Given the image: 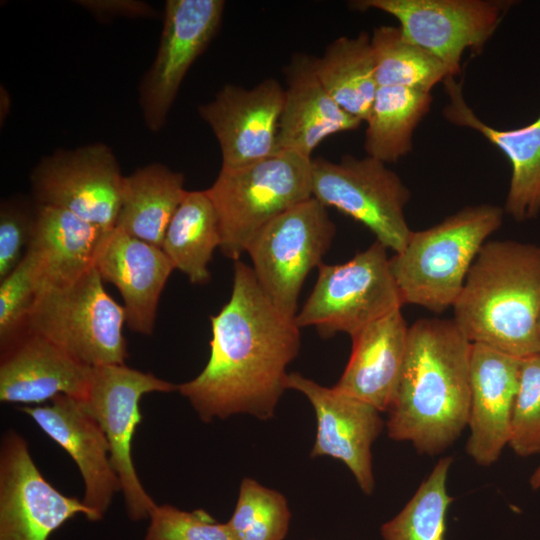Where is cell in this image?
Returning a JSON list of instances; mask_svg holds the SVG:
<instances>
[{"label":"cell","mask_w":540,"mask_h":540,"mask_svg":"<svg viewBox=\"0 0 540 540\" xmlns=\"http://www.w3.org/2000/svg\"><path fill=\"white\" fill-rule=\"evenodd\" d=\"M210 321L209 360L177 391L204 422L239 413L270 419L286 390V368L300 349L295 317L280 311L252 267L237 260L230 299Z\"/></svg>","instance_id":"6da1fadb"},{"label":"cell","mask_w":540,"mask_h":540,"mask_svg":"<svg viewBox=\"0 0 540 540\" xmlns=\"http://www.w3.org/2000/svg\"><path fill=\"white\" fill-rule=\"evenodd\" d=\"M472 343L453 319H420L409 326L399 384L388 409L387 432L436 455L468 425Z\"/></svg>","instance_id":"7a4b0ae2"},{"label":"cell","mask_w":540,"mask_h":540,"mask_svg":"<svg viewBox=\"0 0 540 540\" xmlns=\"http://www.w3.org/2000/svg\"><path fill=\"white\" fill-rule=\"evenodd\" d=\"M453 320L471 343L517 358L540 352V246L488 241L477 254Z\"/></svg>","instance_id":"3957f363"},{"label":"cell","mask_w":540,"mask_h":540,"mask_svg":"<svg viewBox=\"0 0 540 540\" xmlns=\"http://www.w3.org/2000/svg\"><path fill=\"white\" fill-rule=\"evenodd\" d=\"M504 209L468 206L440 223L412 231L404 249L390 258V269L404 304L433 312L452 307L487 238L502 224Z\"/></svg>","instance_id":"277c9868"},{"label":"cell","mask_w":540,"mask_h":540,"mask_svg":"<svg viewBox=\"0 0 540 540\" xmlns=\"http://www.w3.org/2000/svg\"><path fill=\"white\" fill-rule=\"evenodd\" d=\"M312 158L280 151L264 160L220 169L206 189L216 209L222 253L239 260L255 236L275 218L312 197Z\"/></svg>","instance_id":"5b68a950"},{"label":"cell","mask_w":540,"mask_h":540,"mask_svg":"<svg viewBox=\"0 0 540 540\" xmlns=\"http://www.w3.org/2000/svg\"><path fill=\"white\" fill-rule=\"evenodd\" d=\"M125 323L123 306L107 293L92 267L70 283L41 288L27 332L48 339L87 366L121 365L128 356Z\"/></svg>","instance_id":"8992f818"},{"label":"cell","mask_w":540,"mask_h":540,"mask_svg":"<svg viewBox=\"0 0 540 540\" xmlns=\"http://www.w3.org/2000/svg\"><path fill=\"white\" fill-rule=\"evenodd\" d=\"M315 286L295 316L299 328L314 327L323 338L353 337L369 324L401 309V294L387 248L375 241L342 264H321Z\"/></svg>","instance_id":"52a82bcc"},{"label":"cell","mask_w":540,"mask_h":540,"mask_svg":"<svg viewBox=\"0 0 540 540\" xmlns=\"http://www.w3.org/2000/svg\"><path fill=\"white\" fill-rule=\"evenodd\" d=\"M312 197L366 226L387 249L401 252L412 230L404 215L409 189L385 163L344 155L338 162L312 159Z\"/></svg>","instance_id":"ba28073f"},{"label":"cell","mask_w":540,"mask_h":540,"mask_svg":"<svg viewBox=\"0 0 540 540\" xmlns=\"http://www.w3.org/2000/svg\"><path fill=\"white\" fill-rule=\"evenodd\" d=\"M326 208L314 197L292 207L266 225L246 251L259 285L290 317L297 314L307 275L322 264L335 236Z\"/></svg>","instance_id":"9c48e42d"},{"label":"cell","mask_w":540,"mask_h":540,"mask_svg":"<svg viewBox=\"0 0 540 540\" xmlns=\"http://www.w3.org/2000/svg\"><path fill=\"white\" fill-rule=\"evenodd\" d=\"M178 385L121 365L92 368L84 406L102 428L110 447L112 466L124 495L127 514L138 521L149 517L156 503L143 488L132 460V440L141 422L139 402L151 392L177 391Z\"/></svg>","instance_id":"30bf717a"},{"label":"cell","mask_w":540,"mask_h":540,"mask_svg":"<svg viewBox=\"0 0 540 540\" xmlns=\"http://www.w3.org/2000/svg\"><path fill=\"white\" fill-rule=\"evenodd\" d=\"M511 1L495 0H360L356 10L392 15L403 35L439 58L452 76L461 71L467 49L479 50L494 34Z\"/></svg>","instance_id":"8fae6325"},{"label":"cell","mask_w":540,"mask_h":540,"mask_svg":"<svg viewBox=\"0 0 540 540\" xmlns=\"http://www.w3.org/2000/svg\"><path fill=\"white\" fill-rule=\"evenodd\" d=\"M123 178L116 156L102 143L58 149L30 176L37 204L68 210L103 231L115 227Z\"/></svg>","instance_id":"7c38bea8"},{"label":"cell","mask_w":540,"mask_h":540,"mask_svg":"<svg viewBox=\"0 0 540 540\" xmlns=\"http://www.w3.org/2000/svg\"><path fill=\"white\" fill-rule=\"evenodd\" d=\"M223 0H167L155 59L139 86V103L147 128L166 123L187 72L217 34Z\"/></svg>","instance_id":"4fadbf2b"},{"label":"cell","mask_w":540,"mask_h":540,"mask_svg":"<svg viewBox=\"0 0 540 540\" xmlns=\"http://www.w3.org/2000/svg\"><path fill=\"white\" fill-rule=\"evenodd\" d=\"M77 514L98 521L83 501L51 485L34 463L26 440L8 431L0 448V540H48Z\"/></svg>","instance_id":"5bb4252c"},{"label":"cell","mask_w":540,"mask_h":540,"mask_svg":"<svg viewBox=\"0 0 540 540\" xmlns=\"http://www.w3.org/2000/svg\"><path fill=\"white\" fill-rule=\"evenodd\" d=\"M284 88L266 78L251 88L224 85L214 99L198 106L219 144L223 170L241 168L276 153Z\"/></svg>","instance_id":"9a60e30c"},{"label":"cell","mask_w":540,"mask_h":540,"mask_svg":"<svg viewBox=\"0 0 540 540\" xmlns=\"http://www.w3.org/2000/svg\"><path fill=\"white\" fill-rule=\"evenodd\" d=\"M286 389L304 394L315 411L317 431L311 457L329 456L341 460L360 489L371 495L375 487L371 447L384 426L380 411L297 372L288 374Z\"/></svg>","instance_id":"2e32d148"},{"label":"cell","mask_w":540,"mask_h":540,"mask_svg":"<svg viewBox=\"0 0 540 540\" xmlns=\"http://www.w3.org/2000/svg\"><path fill=\"white\" fill-rule=\"evenodd\" d=\"M21 411L72 457L84 483L82 501L101 520L121 483L111 463L108 440L83 401L61 394L50 404Z\"/></svg>","instance_id":"e0dca14e"},{"label":"cell","mask_w":540,"mask_h":540,"mask_svg":"<svg viewBox=\"0 0 540 540\" xmlns=\"http://www.w3.org/2000/svg\"><path fill=\"white\" fill-rule=\"evenodd\" d=\"M94 267L103 281L119 291L127 326L152 334L160 295L175 270L162 248L114 227L102 234Z\"/></svg>","instance_id":"ac0fdd59"},{"label":"cell","mask_w":540,"mask_h":540,"mask_svg":"<svg viewBox=\"0 0 540 540\" xmlns=\"http://www.w3.org/2000/svg\"><path fill=\"white\" fill-rule=\"evenodd\" d=\"M519 368L520 358L472 343L466 451L478 465L495 463L509 443Z\"/></svg>","instance_id":"d6986e66"},{"label":"cell","mask_w":540,"mask_h":540,"mask_svg":"<svg viewBox=\"0 0 540 540\" xmlns=\"http://www.w3.org/2000/svg\"><path fill=\"white\" fill-rule=\"evenodd\" d=\"M92 368L48 339L27 332L4 352L0 362V400L41 403L57 395L84 400Z\"/></svg>","instance_id":"ffe728a7"},{"label":"cell","mask_w":540,"mask_h":540,"mask_svg":"<svg viewBox=\"0 0 540 540\" xmlns=\"http://www.w3.org/2000/svg\"><path fill=\"white\" fill-rule=\"evenodd\" d=\"M286 88L279 120L277 148L311 158L331 135L352 131L362 121L344 111L318 79L313 57L294 54L285 68Z\"/></svg>","instance_id":"44dd1931"},{"label":"cell","mask_w":540,"mask_h":540,"mask_svg":"<svg viewBox=\"0 0 540 540\" xmlns=\"http://www.w3.org/2000/svg\"><path fill=\"white\" fill-rule=\"evenodd\" d=\"M449 103L444 117L452 124L473 129L498 147L511 166L504 212L516 221L540 214V115L533 122L510 130H499L483 122L467 104L462 84L454 76L444 80Z\"/></svg>","instance_id":"7402d4cb"},{"label":"cell","mask_w":540,"mask_h":540,"mask_svg":"<svg viewBox=\"0 0 540 540\" xmlns=\"http://www.w3.org/2000/svg\"><path fill=\"white\" fill-rule=\"evenodd\" d=\"M408 334L401 309L364 327L351 337L349 361L334 387L387 412L402 374Z\"/></svg>","instance_id":"603a6c76"},{"label":"cell","mask_w":540,"mask_h":540,"mask_svg":"<svg viewBox=\"0 0 540 540\" xmlns=\"http://www.w3.org/2000/svg\"><path fill=\"white\" fill-rule=\"evenodd\" d=\"M104 232L68 210L37 204L27 250L37 265L39 290L70 283L94 267Z\"/></svg>","instance_id":"cb8c5ba5"},{"label":"cell","mask_w":540,"mask_h":540,"mask_svg":"<svg viewBox=\"0 0 540 540\" xmlns=\"http://www.w3.org/2000/svg\"><path fill=\"white\" fill-rule=\"evenodd\" d=\"M186 191L181 172L161 163L138 168L123 178L115 228L161 248Z\"/></svg>","instance_id":"d4e9b609"},{"label":"cell","mask_w":540,"mask_h":540,"mask_svg":"<svg viewBox=\"0 0 540 540\" xmlns=\"http://www.w3.org/2000/svg\"><path fill=\"white\" fill-rule=\"evenodd\" d=\"M315 73L334 101L347 113L365 121L378 84L371 36H341L323 54L313 57Z\"/></svg>","instance_id":"484cf974"},{"label":"cell","mask_w":540,"mask_h":540,"mask_svg":"<svg viewBox=\"0 0 540 540\" xmlns=\"http://www.w3.org/2000/svg\"><path fill=\"white\" fill-rule=\"evenodd\" d=\"M221 236L216 209L206 190L186 191L166 230L162 250L192 284L210 280L208 265Z\"/></svg>","instance_id":"4316f807"},{"label":"cell","mask_w":540,"mask_h":540,"mask_svg":"<svg viewBox=\"0 0 540 540\" xmlns=\"http://www.w3.org/2000/svg\"><path fill=\"white\" fill-rule=\"evenodd\" d=\"M431 92L405 87H378L367 123L366 155L392 163L412 149L413 133L430 109Z\"/></svg>","instance_id":"83f0119b"},{"label":"cell","mask_w":540,"mask_h":540,"mask_svg":"<svg viewBox=\"0 0 540 540\" xmlns=\"http://www.w3.org/2000/svg\"><path fill=\"white\" fill-rule=\"evenodd\" d=\"M371 45L378 87H405L426 92L452 76L435 55L409 41L396 26L374 28Z\"/></svg>","instance_id":"f1b7e54d"},{"label":"cell","mask_w":540,"mask_h":540,"mask_svg":"<svg viewBox=\"0 0 540 540\" xmlns=\"http://www.w3.org/2000/svg\"><path fill=\"white\" fill-rule=\"evenodd\" d=\"M452 457H443L404 508L381 527L384 540H446L447 491Z\"/></svg>","instance_id":"f546056e"},{"label":"cell","mask_w":540,"mask_h":540,"mask_svg":"<svg viewBox=\"0 0 540 540\" xmlns=\"http://www.w3.org/2000/svg\"><path fill=\"white\" fill-rule=\"evenodd\" d=\"M290 517L283 494L254 479L244 478L235 509L227 522L238 540H283Z\"/></svg>","instance_id":"4dcf8cb0"},{"label":"cell","mask_w":540,"mask_h":540,"mask_svg":"<svg viewBox=\"0 0 540 540\" xmlns=\"http://www.w3.org/2000/svg\"><path fill=\"white\" fill-rule=\"evenodd\" d=\"M39 290L33 255L26 250L20 263L0 283V347L6 351L27 333V322Z\"/></svg>","instance_id":"1f68e13d"},{"label":"cell","mask_w":540,"mask_h":540,"mask_svg":"<svg viewBox=\"0 0 540 540\" xmlns=\"http://www.w3.org/2000/svg\"><path fill=\"white\" fill-rule=\"evenodd\" d=\"M508 446L521 457L540 453V352L520 359Z\"/></svg>","instance_id":"d6a6232c"},{"label":"cell","mask_w":540,"mask_h":540,"mask_svg":"<svg viewBox=\"0 0 540 540\" xmlns=\"http://www.w3.org/2000/svg\"><path fill=\"white\" fill-rule=\"evenodd\" d=\"M149 518L145 540H238L228 522H217L202 509L156 505Z\"/></svg>","instance_id":"836d02e7"},{"label":"cell","mask_w":540,"mask_h":540,"mask_svg":"<svg viewBox=\"0 0 540 540\" xmlns=\"http://www.w3.org/2000/svg\"><path fill=\"white\" fill-rule=\"evenodd\" d=\"M37 212L21 200H5L0 208V280L20 263L29 245Z\"/></svg>","instance_id":"e575fe53"},{"label":"cell","mask_w":540,"mask_h":540,"mask_svg":"<svg viewBox=\"0 0 540 540\" xmlns=\"http://www.w3.org/2000/svg\"><path fill=\"white\" fill-rule=\"evenodd\" d=\"M76 3L100 20L115 17L147 18L155 15L148 3L137 0H80Z\"/></svg>","instance_id":"d590c367"},{"label":"cell","mask_w":540,"mask_h":540,"mask_svg":"<svg viewBox=\"0 0 540 540\" xmlns=\"http://www.w3.org/2000/svg\"><path fill=\"white\" fill-rule=\"evenodd\" d=\"M529 483L533 490L540 489V464L532 473L529 479Z\"/></svg>","instance_id":"8d00e7d4"},{"label":"cell","mask_w":540,"mask_h":540,"mask_svg":"<svg viewBox=\"0 0 540 540\" xmlns=\"http://www.w3.org/2000/svg\"><path fill=\"white\" fill-rule=\"evenodd\" d=\"M538 337H539V341H540V315H539V319H538Z\"/></svg>","instance_id":"74e56055"}]
</instances>
